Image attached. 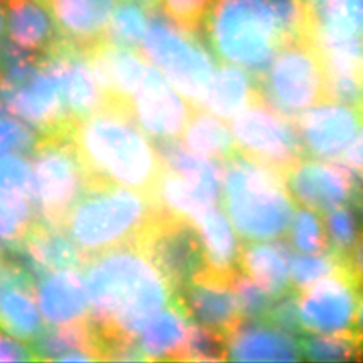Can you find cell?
<instances>
[{
	"instance_id": "cell-20",
	"label": "cell",
	"mask_w": 363,
	"mask_h": 363,
	"mask_svg": "<svg viewBox=\"0 0 363 363\" xmlns=\"http://www.w3.org/2000/svg\"><path fill=\"white\" fill-rule=\"evenodd\" d=\"M117 0H49L61 38L88 50L105 37Z\"/></svg>"
},
{
	"instance_id": "cell-32",
	"label": "cell",
	"mask_w": 363,
	"mask_h": 363,
	"mask_svg": "<svg viewBox=\"0 0 363 363\" xmlns=\"http://www.w3.org/2000/svg\"><path fill=\"white\" fill-rule=\"evenodd\" d=\"M35 220L37 213L31 198L0 193V247L21 242Z\"/></svg>"
},
{
	"instance_id": "cell-35",
	"label": "cell",
	"mask_w": 363,
	"mask_h": 363,
	"mask_svg": "<svg viewBox=\"0 0 363 363\" xmlns=\"http://www.w3.org/2000/svg\"><path fill=\"white\" fill-rule=\"evenodd\" d=\"M280 46L311 38V18L306 0H271Z\"/></svg>"
},
{
	"instance_id": "cell-5",
	"label": "cell",
	"mask_w": 363,
	"mask_h": 363,
	"mask_svg": "<svg viewBox=\"0 0 363 363\" xmlns=\"http://www.w3.org/2000/svg\"><path fill=\"white\" fill-rule=\"evenodd\" d=\"M205 33L220 61L256 78L267 72L280 48L271 0H214Z\"/></svg>"
},
{
	"instance_id": "cell-12",
	"label": "cell",
	"mask_w": 363,
	"mask_h": 363,
	"mask_svg": "<svg viewBox=\"0 0 363 363\" xmlns=\"http://www.w3.org/2000/svg\"><path fill=\"white\" fill-rule=\"evenodd\" d=\"M359 288L346 269L333 273L298 292V316L304 333H352Z\"/></svg>"
},
{
	"instance_id": "cell-13",
	"label": "cell",
	"mask_w": 363,
	"mask_h": 363,
	"mask_svg": "<svg viewBox=\"0 0 363 363\" xmlns=\"http://www.w3.org/2000/svg\"><path fill=\"white\" fill-rule=\"evenodd\" d=\"M130 115L154 142L178 140L195 111L155 66L150 65L143 84L132 97Z\"/></svg>"
},
{
	"instance_id": "cell-51",
	"label": "cell",
	"mask_w": 363,
	"mask_h": 363,
	"mask_svg": "<svg viewBox=\"0 0 363 363\" xmlns=\"http://www.w3.org/2000/svg\"><path fill=\"white\" fill-rule=\"evenodd\" d=\"M42 1H46V3H49V0H42Z\"/></svg>"
},
{
	"instance_id": "cell-42",
	"label": "cell",
	"mask_w": 363,
	"mask_h": 363,
	"mask_svg": "<svg viewBox=\"0 0 363 363\" xmlns=\"http://www.w3.org/2000/svg\"><path fill=\"white\" fill-rule=\"evenodd\" d=\"M265 320L294 335L300 337L304 334L298 316V292L295 288H291L274 298Z\"/></svg>"
},
{
	"instance_id": "cell-53",
	"label": "cell",
	"mask_w": 363,
	"mask_h": 363,
	"mask_svg": "<svg viewBox=\"0 0 363 363\" xmlns=\"http://www.w3.org/2000/svg\"><path fill=\"white\" fill-rule=\"evenodd\" d=\"M0 252H1V249H0Z\"/></svg>"
},
{
	"instance_id": "cell-2",
	"label": "cell",
	"mask_w": 363,
	"mask_h": 363,
	"mask_svg": "<svg viewBox=\"0 0 363 363\" xmlns=\"http://www.w3.org/2000/svg\"><path fill=\"white\" fill-rule=\"evenodd\" d=\"M91 182H103L152 194L163 171L155 144L130 108L108 104L77 121L72 130Z\"/></svg>"
},
{
	"instance_id": "cell-46",
	"label": "cell",
	"mask_w": 363,
	"mask_h": 363,
	"mask_svg": "<svg viewBox=\"0 0 363 363\" xmlns=\"http://www.w3.org/2000/svg\"><path fill=\"white\" fill-rule=\"evenodd\" d=\"M351 205H352V208L355 210V213H357V216L359 218V222L362 223L363 226V179H361L357 190H355V194H354Z\"/></svg>"
},
{
	"instance_id": "cell-39",
	"label": "cell",
	"mask_w": 363,
	"mask_h": 363,
	"mask_svg": "<svg viewBox=\"0 0 363 363\" xmlns=\"http://www.w3.org/2000/svg\"><path fill=\"white\" fill-rule=\"evenodd\" d=\"M230 286L238 298L240 310L244 319L265 320L273 304V296L264 288L250 280L247 273L238 271L230 279Z\"/></svg>"
},
{
	"instance_id": "cell-6",
	"label": "cell",
	"mask_w": 363,
	"mask_h": 363,
	"mask_svg": "<svg viewBox=\"0 0 363 363\" xmlns=\"http://www.w3.org/2000/svg\"><path fill=\"white\" fill-rule=\"evenodd\" d=\"M142 50L195 109L203 108L216 64L199 35L189 34L167 18L151 11Z\"/></svg>"
},
{
	"instance_id": "cell-17",
	"label": "cell",
	"mask_w": 363,
	"mask_h": 363,
	"mask_svg": "<svg viewBox=\"0 0 363 363\" xmlns=\"http://www.w3.org/2000/svg\"><path fill=\"white\" fill-rule=\"evenodd\" d=\"M228 361L298 362L303 361L296 335L267 320L244 319L226 334Z\"/></svg>"
},
{
	"instance_id": "cell-1",
	"label": "cell",
	"mask_w": 363,
	"mask_h": 363,
	"mask_svg": "<svg viewBox=\"0 0 363 363\" xmlns=\"http://www.w3.org/2000/svg\"><path fill=\"white\" fill-rule=\"evenodd\" d=\"M84 271L100 342L138 337L174 300L169 281L138 242L91 256Z\"/></svg>"
},
{
	"instance_id": "cell-14",
	"label": "cell",
	"mask_w": 363,
	"mask_h": 363,
	"mask_svg": "<svg viewBox=\"0 0 363 363\" xmlns=\"http://www.w3.org/2000/svg\"><path fill=\"white\" fill-rule=\"evenodd\" d=\"M306 156L339 160L363 124L361 109L327 100L294 118Z\"/></svg>"
},
{
	"instance_id": "cell-23",
	"label": "cell",
	"mask_w": 363,
	"mask_h": 363,
	"mask_svg": "<svg viewBox=\"0 0 363 363\" xmlns=\"http://www.w3.org/2000/svg\"><path fill=\"white\" fill-rule=\"evenodd\" d=\"M205 247L208 271L220 277L232 279L241 271V249L233 229L222 210L211 206L203 210L194 220Z\"/></svg>"
},
{
	"instance_id": "cell-37",
	"label": "cell",
	"mask_w": 363,
	"mask_h": 363,
	"mask_svg": "<svg viewBox=\"0 0 363 363\" xmlns=\"http://www.w3.org/2000/svg\"><path fill=\"white\" fill-rule=\"evenodd\" d=\"M325 232L328 235L330 247L340 257H346L359 237V218L354 208L349 205L339 206L325 213Z\"/></svg>"
},
{
	"instance_id": "cell-33",
	"label": "cell",
	"mask_w": 363,
	"mask_h": 363,
	"mask_svg": "<svg viewBox=\"0 0 363 363\" xmlns=\"http://www.w3.org/2000/svg\"><path fill=\"white\" fill-rule=\"evenodd\" d=\"M291 284L298 292L316 284L318 281L345 268V259L333 250L322 255H295L288 257Z\"/></svg>"
},
{
	"instance_id": "cell-28",
	"label": "cell",
	"mask_w": 363,
	"mask_h": 363,
	"mask_svg": "<svg viewBox=\"0 0 363 363\" xmlns=\"http://www.w3.org/2000/svg\"><path fill=\"white\" fill-rule=\"evenodd\" d=\"M37 288L15 286L0 295V330L22 342H31L43 328Z\"/></svg>"
},
{
	"instance_id": "cell-41",
	"label": "cell",
	"mask_w": 363,
	"mask_h": 363,
	"mask_svg": "<svg viewBox=\"0 0 363 363\" xmlns=\"http://www.w3.org/2000/svg\"><path fill=\"white\" fill-rule=\"evenodd\" d=\"M25 156L16 154L0 156V193L23 195L33 199V163Z\"/></svg>"
},
{
	"instance_id": "cell-49",
	"label": "cell",
	"mask_w": 363,
	"mask_h": 363,
	"mask_svg": "<svg viewBox=\"0 0 363 363\" xmlns=\"http://www.w3.org/2000/svg\"><path fill=\"white\" fill-rule=\"evenodd\" d=\"M6 31V10H4V3L0 0V39L4 37Z\"/></svg>"
},
{
	"instance_id": "cell-52",
	"label": "cell",
	"mask_w": 363,
	"mask_h": 363,
	"mask_svg": "<svg viewBox=\"0 0 363 363\" xmlns=\"http://www.w3.org/2000/svg\"><path fill=\"white\" fill-rule=\"evenodd\" d=\"M361 39H362V48H363V34H362V37H361Z\"/></svg>"
},
{
	"instance_id": "cell-34",
	"label": "cell",
	"mask_w": 363,
	"mask_h": 363,
	"mask_svg": "<svg viewBox=\"0 0 363 363\" xmlns=\"http://www.w3.org/2000/svg\"><path fill=\"white\" fill-rule=\"evenodd\" d=\"M288 233L291 247L303 253L322 255L331 250L325 222L311 208L303 206L295 210Z\"/></svg>"
},
{
	"instance_id": "cell-16",
	"label": "cell",
	"mask_w": 363,
	"mask_h": 363,
	"mask_svg": "<svg viewBox=\"0 0 363 363\" xmlns=\"http://www.w3.org/2000/svg\"><path fill=\"white\" fill-rule=\"evenodd\" d=\"M85 52L108 104L130 108V100L143 84L150 67L143 52L113 45L106 39Z\"/></svg>"
},
{
	"instance_id": "cell-10",
	"label": "cell",
	"mask_w": 363,
	"mask_h": 363,
	"mask_svg": "<svg viewBox=\"0 0 363 363\" xmlns=\"http://www.w3.org/2000/svg\"><path fill=\"white\" fill-rule=\"evenodd\" d=\"M237 148L286 174L306 157L294 118L268 104L262 96L230 120Z\"/></svg>"
},
{
	"instance_id": "cell-50",
	"label": "cell",
	"mask_w": 363,
	"mask_h": 363,
	"mask_svg": "<svg viewBox=\"0 0 363 363\" xmlns=\"http://www.w3.org/2000/svg\"><path fill=\"white\" fill-rule=\"evenodd\" d=\"M135 1L140 3L150 11H155V9H157V0H135Z\"/></svg>"
},
{
	"instance_id": "cell-3",
	"label": "cell",
	"mask_w": 363,
	"mask_h": 363,
	"mask_svg": "<svg viewBox=\"0 0 363 363\" xmlns=\"http://www.w3.org/2000/svg\"><path fill=\"white\" fill-rule=\"evenodd\" d=\"M222 203L245 241L284 237L295 213L284 174L237 150L222 162Z\"/></svg>"
},
{
	"instance_id": "cell-26",
	"label": "cell",
	"mask_w": 363,
	"mask_h": 363,
	"mask_svg": "<svg viewBox=\"0 0 363 363\" xmlns=\"http://www.w3.org/2000/svg\"><path fill=\"white\" fill-rule=\"evenodd\" d=\"M190 325L181 306L172 300L136 339L148 361H179Z\"/></svg>"
},
{
	"instance_id": "cell-22",
	"label": "cell",
	"mask_w": 363,
	"mask_h": 363,
	"mask_svg": "<svg viewBox=\"0 0 363 363\" xmlns=\"http://www.w3.org/2000/svg\"><path fill=\"white\" fill-rule=\"evenodd\" d=\"M155 147L164 169L181 175L206 208L216 206L222 189V164L218 160L196 155L178 140L155 142Z\"/></svg>"
},
{
	"instance_id": "cell-8",
	"label": "cell",
	"mask_w": 363,
	"mask_h": 363,
	"mask_svg": "<svg viewBox=\"0 0 363 363\" xmlns=\"http://www.w3.org/2000/svg\"><path fill=\"white\" fill-rule=\"evenodd\" d=\"M37 220L62 225L89 184L70 135H42L31 154Z\"/></svg>"
},
{
	"instance_id": "cell-45",
	"label": "cell",
	"mask_w": 363,
	"mask_h": 363,
	"mask_svg": "<svg viewBox=\"0 0 363 363\" xmlns=\"http://www.w3.org/2000/svg\"><path fill=\"white\" fill-rule=\"evenodd\" d=\"M346 269L359 289H363V234H359L355 245L345 257Z\"/></svg>"
},
{
	"instance_id": "cell-43",
	"label": "cell",
	"mask_w": 363,
	"mask_h": 363,
	"mask_svg": "<svg viewBox=\"0 0 363 363\" xmlns=\"http://www.w3.org/2000/svg\"><path fill=\"white\" fill-rule=\"evenodd\" d=\"M37 357L31 346L21 343L16 337L0 331V362H35Z\"/></svg>"
},
{
	"instance_id": "cell-15",
	"label": "cell",
	"mask_w": 363,
	"mask_h": 363,
	"mask_svg": "<svg viewBox=\"0 0 363 363\" xmlns=\"http://www.w3.org/2000/svg\"><path fill=\"white\" fill-rule=\"evenodd\" d=\"M174 300L190 320L225 335L242 320L238 298L230 280L205 271L175 292Z\"/></svg>"
},
{
	"instance_id": "cell-19",
	"label": "cell",
	"mask_w": 363,
	"mask_h": 363,
	"mask_svg": "<svg viewBox=\"0 0 363 363\" xmlns=\"http://www.w3.org/2000/svg\"><path fill=\"white\" fill-rule=\"evenodd\" d=\"M31 349L40 362L101 361L100 337L91 319L73 325L43 327L31 340Z\"/></svg>"
},
{
	"instance_id": "cell-40",
	"label": "cell",
	"mask_w": 363,
	"mask_h": 363,
	"mask_svg": "<svg viewBox=\"0 0 363 363\" xmlns=\"http://www.w3.org/2000/svg\"><path fill=\"white\" fill-rule=\"evenodd\" d=\"M9 113H0V156L31 155L40 135L27 123Z\"/></svg>"
},
{
	"instance_id": "cell-11",
	"label": "cell",
	"mask_w": 363,
	"mask_h": 363,
	"mask_svg": "<svg viewBox=\"0 0 363 363\" xmlns=\"http://www.w3.org/2000/svg\"><path fill=\"white\" fill-rule=\"evenodd\" d=\"M284 178L289 193L298 205L319 214L350 205L362 179L340 160L315 157L298 160L286 171Z\"/></svg>"
},
{
	"instance_id": "cell-36",
	"label": "cell",
	"mask_w": 363,
	"mask_h": 363,
	"mask_svg": "<svg viewBox=\"0 0 363 363\" xmlns=\"http://www.w3.org/2000/svg\"><path fill=\"white\" fill-rule=\"evenodd\" d=\"M181 362L228 361L226 335L205 325H190L189 337L182 351Z\"/></svg>"
},
{
	"instance_id": "cell-24",
	"label": "cell",
	"mask_w": 363,
	"mask_h": 363,
	"mask_svg": "<svg viewBox=\"0 0 363 363\" xmlns=\"http://www.w3.org/2000/svg\"><path fill=\"white\" fill-rule=\"evenodd\" d=\"M291 247L289 241L281 238L273 244H247L241 249V271L276 298L292 286L288 264Z\"/></svg>"
},
{
	"instance_id": "cell-31",
	"label": "cell",
	"mask_w": 363,
	"mask_h": 363,
	"mask_svg": "<svg viewBox=\"0 0 363 363\" xmlns=\"http://www.w3.org/2000/svg\"><path fill=\"white\" fill-rule=\"evenodd\" d=\"M150 10L135 0H117L104 39L113 45L142 50L150 25Z\"/></svg>"
},
{
	"instance_id": "cell-21",
	"label": "cell",
	"mask_w": 363,
	"mask_h": 363,
	"mask_svg": "<svg viewBox=\"0 0 363 363\" xmlns=\"http://www.w3.org/2000/svg\"><path fill=\"white\" fill-rule=\"evenodd\" d=\"M9 38L28 52L45 54L60 39L49 3L42 0H3Z\"/></svg>"
},
{
	"instance_id": "cell-4",
	"label": "cell",
	"mask_w": 363,
	"mask_h": 363,
	"mask_svg": "<svg viewBox=\"0 0 363 363\" xmlns=\"http://www.w3.org/2000/svg\"><path fill=\"white\" fill-rule=\"evenodd\" d=\"M160 208L151 194L128 187L89 182L67 213L64 228L89 259L136 242Z\"/></svg>"
},
{
	"instance_id": "cell-47",
	"label": "cell",
	"mask_w": 363,
	"mask_h": 363,
	"mask_svg": "<svg viewBox=\"0 0 363 363\" xmlns=\"http://www.w3.org/2000/svg\"><path fill=\"white\" fill-rule=\"evenodd\" d=\"M352 333L363 342V292L359 294V300H358V307H357V315H355V322H354Z\"/></svg>"
},
{
	"instance_id": "cell-7",
	"label": "cell",
	"mask_w": 363,
	"mask_h": 363,
	"mask_svg": "<svg viewBox=\"0 0 363 363\" xmlns=\"http://www.w3.org/2000/svg\"><path fill=\"white\" fill-rule=\"evenodd\" d=\"M256 79L262 99L291 118L328 100L323 57L311 38L280 46L267 72Z\"/></svg>"
},
{
	"instance_id": "cell-44",
	"label": "cell",
	"mask_w": 363,
	"mask_h": 363,
	"mask_svg": "<svg viewBox=\"0 0 363 363\" xmlns=\"http://www.w3.org/2000/svg\"><path fill=\"white\" fill-rule=\"evenodd\" d=\"M339 160L363 179V124Z\"/></svg>"
},
{
	"instance_id": "cell-30",
	"label": "cell",
	"mask_w": 363,
	"mask_h": 363,
	"mask_svg": "<svg viewBox=\"0 0 363 363\" xmlns=\"http://www.w3.org/2000/svg\"><path fill=\"white\" fill-rule=\"evenodd\" d=\"M303 361L350 362L363 361V342L354 333L300 335Z\"/></svg>"
},
{
	"instance_id": "cell-29",
	"label": "cell",
	"mask_w": 363,
	"mask_h": 363,
	"mask_svg": "<svg viewBox=\"0 0 363 363\" xmlns=\"http://www.w3.org/2000/svg\"><path fill=\"white\" fill-rule=\"evenodd\" d=\"M184 144L196 154L222 162L238 150L233 132L208 111L195 109L182 135Z\"/></svg>"
},
{
	"instance_id": "cell-18",
	"label": "cell",
	"mask_w": 363,
	"mask_h": 363,
	"mask_svg": "<svg viewBox=\"0 0 363 363\" xmlns=\"http://www.w3.org/2000/svg\"><path fill=\"white\" fill-rule=\"evenodd\" d=\"M42 318L52 325H73L91 319V301L85 276L77 269L48 273L37 284Z\"/></svg>"
},
{
	"instance_id": "cell-25",
	"label": "cell",
	"mask_w": 363,
	"mask_h": 363,
	"mask_svg": "<svg viewBox=\"0 0 363 363\" xmlns=\"http://www.w3.org/2000/svg\"><path fill=\"white\" fill-rule=\"evenodd\" d=\"M259 94L257 79L247 70L240 66L220 65L210 84L203 109L220 118L232 120L256 101Z\"/></svg>"
},
{
	"instance_id": "cell-27",
	"label": "cell",
	"mask_w": 363,
	"mask_h": 363,
	"mask_svg": "<svg viewBox=\"0 0 363 363\" xmlns=\"http://www.w3.org/2000/svg\"><path fill=\"white\" fill-rule=\"evenodd\" d=\"M311 39L354 38L363 34V0H306Z\"/></svg>"
},
{
	"instance_id": "cell-48",
	"label": "cell",
	"mask_w": 363,
	"mask_h": 363,
	"mask_svg": "<svg viewBox=\"0 0 363 363\" xmlns=\"http://www.w3.org/2000/svg\"><path fill=\"white\" fill-rule=\"evenodd\" d=\"M0 113L10 115V91L1 78H0Z\"/></svg>"
},
{
	"instance_id": "cell-38",
	"label": "cell",
	"mask_w": 363,
	"mask_h": 363,
	"mask_svg": "<svg viewBox=\"0 0 363 363\" xmlns=\"http://www.w3.org/2000/svg\"><path fill=\"white\" fill-rule=\"evenodd\" d=\"M213 4L214 0H157V7L169 22L193 35L205 31Z\"/></svg>"
},
{
	"instance_id": "cell-9",
	"label": "cell",
	"mask_w": 363,
	"mask_h": 363,
	"mask_svg": "<svg viewBox=\"0 0 363 363\" xmlns=\"http://www.w3.org/2000/svg\"><path fill=\"white\" fill-rule=\"evenodd\" d=\"M136 242L169 281L174 295L208 268L194 220L159 210Z\"/></svg>"
}]
</instances>
